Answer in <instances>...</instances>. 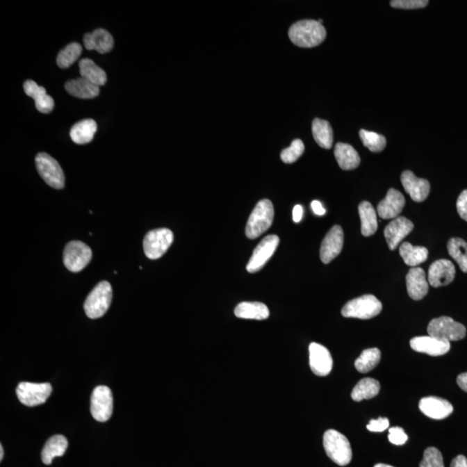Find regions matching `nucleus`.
Returning <instances> with one entry per match:
<instances>
[{
    "label": "nucleus",
    "instance_id": "f257e3e1",
    "mask_svg": "<svg viewBox=\"0 0 467 467\" xmlns=\"http://www.w3.org/2000/svg\"><path fill=\"white\" fill-rule=\"evenodd\" d=\"M288 35L293 44L299 47L313 48L324 42L327 31L318 21L307 19L293 24Z\"/></svg>",
    "mask_w": 467,
    "mask_h": 467
},
{
    "label": "nucleus",
    "instance_id": "f03ea898",
    "mask_svg": "<svg viewBox=\"0 0 467 467\" xmlns=\"http://www.w3.org/2000/svg\"><path fill=\"white\" fill-rule=\"evenodd\" d=\"M275 218L272 202L263 199L256 204L251 213L246 226V236L251 240L256 239L271 227Z\"/></svg>",
    "mask_w": 467,
    "mask_h": 467
},
{
    "label": "nucleus",
    "instance_id": "7ed1b4c3",
    "mask_svg": "<svg viewBox=\"0 0 467 467\" xmlns=\"http://www.w3.org/2000/svg\"><path fill=\"white\" fill-rule=\"evenodd\" d=\"M325 452L332 461L338 466L350 464L352 459V450L348 439L338 431L330 429L324 434Z\"/></svg>",
    "mask_w": 467,
    "mask_h": 467
},
{
    "label": "nucleus",
    "instance_id": "20e7f679",
    "mask_svg": "<svg viewBox=\"0 0 467 467\" xmlns=\"http://www.w3.org/2000/svg\"><path fill=\"white\" fill-rule=\"evenodd\" d=\"M113 298L112 286L108 281H101L92 290L84 303V311L92 320L101 318L107 313Z\"/></svg>",
    "mask_w": 467,
    "mask_h": 467
},
{
    "label": "nucleus",
    "instance_id": "39448f33",
    "mask_svg": "<svg viewBox=\"0 0 467 467\" xmlns=\"http://www.w3.org/2000/svg\"><path fill=\"white\" fill-rule=\"evenodd\" d=\"M383 309L379 300L374 295H367L350 300L343 307L341 313L345 318L370 320L377 316Z\"/></svg>",
    "mask_w": 467,
    "mask_h": 467
},
{
    "label": "nucleus",
    "instance_id": "423d86ee",
    "mask_svg": "<svg viewBox=\"0 0 467 467\" xmlns=\"http://www.w3.org/2000/svg\"><path fill=\"white\" fill-rule=\"evenodd\" d=\"M427 332L432 337L451 342L464 338L466 329L464 325L452 320V318L444 316L431 320L427 327Z\"/></svg>",
    "mask_w": 467,
    "mask_h": 467
},
{
    "label": "nucleus",
    "instance_id": "0eeeda50",
    "mask_svg": "<svg viewBox=\"0 0 467 467\" xmlns=\"http://www.w3.org/2000/svg\"><path fill=\"white\" fill-rule=\"evenodd\" d=\"M174 236L169 229H158L149 231L144 238L145 254L151 260H157L164 256L171 247Z\"/></svg>",
    "mask_w": 467,
    "mask_h": 467
},
{
    "label": "nucleus",
    "instance_id": "6e6552de",
    "mask_svg": "<svg viewBox=\"0 0 467 467\" xmlns=\"http://www.w3.org/2000/svg\"><path fill=\"white\" fill-rule=\"evenodd\" d=\"M36 165L39 174L52 188L63 189L65 185V176L59 163L45 153L38 154Z\"/></svg>",
    "mask_w": 467,
    "mask_h": 467
},
{
    "label": "nucleus",
    "instance_id": "1a4fd4ad",
    "mask_svg": "<svg viewBox=\"0 0 467 467\" xmlns=\"http://www.w3.org/2000/svg\"><path fill=\"white\" fill-rule=\"evenodd\" d=\"M92 256V250L86 244L80 240H72L67 244L63 251V263L67 270L78 272L88 266Z\"/></svg>",
    "mask_w": 467,
    "mask_h": 467
},
{
    "label": "nucleus",
    "instance_id": "9d476101",
    "mask_svg": "<svg viewBox=\"0 0 467 467\" xmlns=\"http://www.w3.org/2000/svg\"><path fill=\"white\" fill-rule=\"evenodd\" d=\"M114 409V399L111 389L107 386H98L91 396L90 411L97 422H108Z\"/></svg>",
    "mask_w": 467,
    "mask_h": 467
},
{
    "label": "nucleus",
    "instance_id": "9b49d317",
    "mask_svg": "<svg viewBox=\"0 0 467 467\" xmlns=\"http://www.w3.org/2000/svg\"><path fill=\"white\" fill-rule=\"evenodd\" d=\"M52 392L51 384H33L23 382L17 385V395L21 403L28 407L42 404L49 398Z\"/></svg>",
    "mask_w": 467,
    "mask_h": 467
},
{
    "label": "nucleus",
    "instance_id": "f8f14e48",
    "mask_svg": "<svg viewBox=\"0 0 467 467\" xmlns=\"http://www.w3.org/2000/svg\"><path fill=\"white\" fill-rule=\"evenodd\" d=\"M279 243V238L277 236L271 235L265 237L254 250L252 256L247 265V271L251 274L260 271L275 254Z\"/></svg>",
    "mask_w": 467,
    "mask_h": 467
},
{
    "label": "nucleus",
    "instance_id": "ddd939ff",
    "mask_svg": "<svg viewBox=\"0 0 467 467\" xmlns=\"http://www.w3.org/2000/svg\"><path fill=\"white\" fill-rule=\"evenodd\" d=\"M344 231L341 226L335 225L325 236L320 247V259L325 264L330 263L339 256L344 246Z\"/></svg>",
    "mask_w": 467,
    "mask_h": 467
},
{
    "label": "nucleus",
    "instance_id": "4468645a",
    "mask_svg": "<svg viewBox=\"0 0 467 467\" xmlns=\"http://www.w3.org/2000/svg\"><path fill=\"white\" fill-rule=\"evenodd\" d=\"M309 362L311 370L318 377L327 376L334 366L330 352L318 343H311L309 346Z\"/></svg>",
    "mask_w": 467,
    "mask_h": 467
},
{
    "label": "nucleus",
    "instance_id": "2eb2a0df",
    "mask_svg": "<svg viewBox=\"0 0 467 467\" xmlns=\"http://www.w3.org/2000/svg\"><path fill=\"white\" fill-rule=\"evenodd\" d=\"M455 275V266L451 261L438 260L428 270V283L434 288L448 286L454 281Z\"/></svg>",
    "mask_w": 467,
    "mask_h": 467
},
{
    "label": "nucleus",
    "instance_id": "dca6fc26",
    "mask_svg": "<svg viewBox=\"0 0 467 467\" xmlns=\"http://www.w3.org/2000/svg\"><path fill=\"white\" fill-rule=\"evenodd\" d=\"M413 224L404 217L393 219L384 229V236L391 250L398 249L399 244L413 231Z\"/></svg>",
    "mask_w": 467,
    "mask_h": 467
},
{
    "label": "nucleus",
    "instance_id": "f3484780",
    "mask_svg": "<svg viewBox=\"0 0 467 467\" xmlns=\"http://www.w3.org/2000/svg\"><path fill=\"white\" fill-rule=\"evenodd\" d=\"M410 346L415 352L425 353L432 357L445 355L451 349L450 342L429 335L412 338Z\"/></svg>",
    "mask_w": 467,
    "mask_h": 467
},
{
    "label": "nucleus",
    "instance_id": "a211bd4d",
    "mask_svg": "<svg viewBox=\"0 0 467 467\" xmlns=\"http://www.w3.org/2000/svg\"><path fill=\"white\" fill-rule=\"evenodd\" d=\"M401 181L413 201L420 203L427 199L430 192V183L427 179L417 178L411 171H405L402 172Z\"/></svg>",
    "mask_w": 467,
    "mask_h": 467
},
{
    "label": "nucleus",
    "instance_id": "6ab92c4d",
    "mask_svg": "<svg viewBox=\"0 0 467 467\" xmlns=\"http://www.w3.org/2000/svg\"><path fill=\"white\" fill-rule=\"evenodd\" d=\"M419 408L424 415L434 420H443L454 412V407L447 400L428 396L420 400Z\"/></svg>",
    "mask_w": 467,
    "mask_h": 467
},
{
    "label": "nucleus",
    "instance_id": "aec40b11",
    "mask_svg": "<svg viewBox=\"0 0 467 467\" xmlns=\"http://www.w3.org/2000/svg\"><path fill=\"white\" fill-rule=\"evenodd\" d=\"M405 197L395 189H389L386 197L377 205V214L382 219H395L404 208Z\"/></svg>",
    "mask_w": 467,
    "mask_h": 467
},
{
    "label": "nucleus",
    "instance_id": "412c9836",
    "mask_svg": "<svg viewBox=\"0 0 467 467\" xmlns=\"http://www.w3.org/2000/svg\"><path fill=\"white\" fill-rule=\"evenodd\" d=\"M407 290L410 298L420 300L427 295L429 286L425 271L420 268H412L406 276Z\"/></svg>",
    "mask_w": 467,
    "mask_h": 467
},
{
    "label": "nucleus",
    "instance_id": "4be33fe9",
    "mask_svg": "<svg viewBox=\"0 0 467 467\" xmlns=\"http://www.w3.org/2000/svg\"><path fill=\"white\" fill-rule=\"evenodd\" d=\"M28 97L33 98L38 110L42 114H49L54 109V100L47 95L44 87L38 86L34 81L28 80L24 84Z\"/></svg>",
    "mask_w": 467,
    "mask_h": 467
},
{
    "label": "nucleus",
    "instance_id": "5701e85b",
    "mask_svg": "<svg viewBox=\"0 0 467 467\" xmlns=\"http://www.w3.org/2000/svg\"><path fill=\"white\" fill-rule=\"evenodd\" d=\"M85 48L88 51H97L105 54L112 51L115 45L114 38L104 29H97L92 33L85 35L83 38Z\"/></svg>",
    "mask_w": 467,
    "mask_h": 467
},
{
    "label": "nucleus",
    "instance_id": "b1692460",
    "mask_svg": "<svg viewBox=\"0 0 467 467\" xmlns=\"http://www.w3.org/2000/svg\"><path fill=\"white\" fill-rule=\"evenodd\" d=\"M65 90L69 95L80 99H93L100 95V87L83 77L67 81Z\"/></svg>",
    "mask_w": 467,
    "mask_h": 467
},
{
    "label": "nucleus",
    "instance_id": "393cba45",
    "mask_svg": "<svg viewBox=\"0 0 467 467\" xmlns=\"http://www.w3.org/2000/svg\"><path fill=\"white\" fill-rule=\"evenodd\" d=\"M334 155L338 165L345 171L356 169L360 165L361 158L359 153L349 144L336 145Z\"/></svg>",
    "mask_w": 467,
    "mask_h": 467
},
{
    "label": "nucleus",
    "instance_id": "a878e982",
    "mask_svg": "<svg viewBox=\"0 0 467 467\" xmlns=\"http://www.w3.org/2000/svg\"><path fill=\"white\" fill-rule=\"evenodd\" d=\"M68 448V441L61 434H56L49 438L46 442L41 452L42 462L45 465H51L56 457H61Z\"/></svg>",
    "mask_w": 467,
    "mask_h": 467
},
{
    "label": "nucleus",
    "instance_id": "bb28decb",
    "mask_svg": "<svg viewBox=\"0 0 467 467\" xmlns=\"http://www.w3.org/2000/svg\"><path fill=\"white\" fill-rule=\"evenodd\" d=\"M235 315L244 320H264L270 317V310L263 303L242 302L236 307Z\"/></svg>",
    "mask_w": 467,
    "mask_h": 467
},
{
    "label": "nucleus",
    "instance_id": "cd10ccee",
    "mask_svg": "<svg viewBox=\"0 0 467 467\" xmlns=\"http://www.w3.org/2000/svg\"><path fill=\"white\" fill-rule=\"evenodd\" d=\"M97 131V124L94 120H81L72 126L70 130V138L78 145L90 143L93 140Z\"/></svg>",
    "mask_w": 467,
    "mask_h": 467
},
{
    "label": "nucleus",
    "instance_id": "c85d7f7f",
    "mask_svg": "<svg viewBox=\"0 0 467 467\" xmlns=\"http://www.w3.org/2000/svg\"><path fill=\"white\" fill-rule=\"evenodd\" d=\"M361 219V232L364 236L374 235L377 231V212L370 202L363 201L359 205Z\"/></svg>",
    "mask_w": 467,
    "mask_h": 467
},
{
    "label": "nucleus",
    "instance_id": "c756f323",
    "mask_svg": "<svg viewBox=\"0 0 467 467\" xmlns=\"http://www.w3.org/2000/svg\"><path fill=\"white\" fill-rule=\"evenodd\" d=\"M399 253L405 264L412 268L425 263L428 257V250L425 247L413 246L408 242L401 244Z\"/></svg>",
    "mask_w": 467,
    "mask_h": 467
},
{
    "label": "nucleus",
    "instance_id": "7c9ffc66",
    "mask_svg": "<svg viewBox=\"0 0 467 467\" xmlns=\"http://www.w3.org/2000/svg\"><path fill=\"white\" fill-rule=\"evenodd\" d=\"M81 77L97 85L98 87L104 86L107 83V74L104 69L95 65L91 59L85 58L81 60L79 63Z\"/></svg>",
    "mask_w": 467,
    "mask_h": 467
},
{
    "label": "nucleus",
    "instance_id": "2f4dec72",
    "mask_svg": "<svg viewBox=\"0 0 467 467\" xmlns=\"http://www.w3.org/2000/svg\"><path fill=\"white\" fill-rule=\"evenodd\" d=\"M313 136L318 146L324 149H331L334 143V131L327 120L314 119L313 122Z\"/></svg>",
    "mask_w": 467,
    "mask_h": 467
},
{
    "label": "nucleus",
    "instance_id": "473e14b6",
    "mask_svg": "<svg viewBox=\"0 0 467 467\" xmlns=\"http://www.w3.org/2000/svg\"><path fill=\"white\" fill-rule=\"evenodd\" d=\"M380 388V383L377 380L370 377L363 378L354 387L352 398L355 402L373 398L379 394Z\"/></svg>",
    "mask_w": 467,
    "mask_h": 467
},
{
    "label": "nucleus",
    "instance_id": "72a5a7b5",
    "mask_svg": "<svg viewBox=\"0 0 467 467\" xmlns=\"http://www.w3.org/2000/svg\"><path fill=\"white\" fill-rule=\"evenodd\" d=\"M448 250L450 256L458 263L462 272H467V243L461 238L448 240Z\"/></svg>",
    "mask_w": 467,
    "mask_h": 467
},
{
    "label": "nucleus",
    "instance_id": "f704fd0d",
    "mask_svg": "<svg viewBox=\"0 0 467 467\" xmlns=\"http://www.w3.org/2000/svg\"><path fill=\"white\" fill-rule=\"evenodd\" d=\"M381 360V352L377 348L364 350L356 360L355 368L360 373H368L376 368Z\"/></svg>",
    "mask_w": 467,
    "mask_h": 467
},
{
    "label": "nucleus",
    "instance_id": "c9c22d12",
    "mask_svg": "<svg viewBox=\"0 0 467 467\" xmlns=\"http://www.w3.org/2000/svg\"><path fill=\"white\" fill-rule=\"evenodd\" d=\"M81 52H83L81 45L78 42H72L59 52L58 58H56V63L60 68H69L74 63L79 59Z\"/></svg>",
    "mask_w": 467,
    "mask_h": 467
},
{
    "label": "nucleus",
    "instance_id": "e433bc0d",
    "mask_svg": "<svg viewBox=\"0 0 467 467\" xmlns=\"http://www.w3.org/2000/svg\"><path fill=\"white\" fill-rule=\"evenodd\" d=\"M359 136L363 141V146L372 153H380L386 147V139L379 133L362 129L360 131Z\"/></svg>",
    "mask_w": 467,
    "mask_h": 467
},
{
    "label": "nucleus",
    "instance_id": "4c0bfd02",
    "mask_svg": "<svg viewBox=\"0 0 467 467\" xmlns=\"http://www.w3.org/2000/svg\"><path fill=\"white\" fill-rule=\"evenodd\" d=\"M304 151H305V146H304L302 140H293L291 146L281 151V161L286 164H293L302 157Z\"/></svg>",
    "mask_w": 467,
    "mask_h": 467
},
{
    "label": "nucleus",
    "instance_id": "58836bf2",
    "mask_svg": "<svg viewBox=\"0 0 467 467\" xmlns=\"http://www.w3.org/2000/svg\"><path fill=\"white\" fill-rule=\"evenodd\" d=\"M420 467H445L443 456L440 450L435 448H428L424 452L423 459Z\"/></svg>",
    "mask_w": 467,
    "mask_h": 467
},
{
    "label": "nucleus",
    "instance_id": "ea45409f",
    "mask_svg": "<svg viewBox=\"0 0 467 467\" xmlns=\"http://www.w3.org/2000/svg\"><path fill=\"white\" fill-rule=\"evenodd\" d=\"M428 3L427 0H394L391 2V6L393 8L413 10L424 8Z\"/></svg>",
    "mask_w": 467,
    "mask_h": 467
},
{
    "label": "nucleus",
    "instance_id": "a19ab883",
    "mask_svg": "<svg viewBox=\"0 0 467 467\" xmlns=\"http://www.w3.org/2000/svg\"><path fill=\"white\" fill-rule=\"evenodd\" d=\"M388 441L396 445H404L408 441V435L402 427H391L388 430Z\"/></svg>",
    "mask_w": 467,
    "mask_h": 467
},
{
    "label": "nucleus",
    "instance_id": "79ce46f5",
    "mask_svg": "<svg viewBox=\"0 0 467 467\" xmlns=\"http://www.w3.org/2000/svg\"><path fill=\"white\" fill-rule=\"evenodd\" d=\"M389 426V422L388 418H384V417H379L377 420H371L370 423L368 424L367 428L368 430L371 432H384L386 430Z\"/></svg>",
    "mask_w": 467,
    "mask_h": 467
},
{
    "label": "nucleus",
    "instance_id": "37998d69",
    "mask_svg": "<svg viewBox=\"0 0 467 467\" xmlns=\"http://www.w3.org/2000/svg\"><path fill=\"white\" fill-rule=\"evenodd\" d=\"M456 206H457L459 217L467 222V190H463L459 195Z\"/></svg>",
    "mask_w": 467,
    "mask_h": 467
},
{
    "label": "nucleus",
    "instance_id": "c03bdc74",
    "mask_svg": "<svg viewBox=\"0 0 467 467\" xmlns=\"http://www.w3.org/2000/svg\"><path fill=\"white\" fill-rule=\"evenodd\" d=\"M451 467H467V459L464 455H459L452 459Z\"/></svg>",
    "mask_w": 467,
    "mask_h": 467
},
{
    "label": "nucleus",
    "instance_id": "a18cd8bd",
    "mask_svg": "<svg viewBox=\"0 0 467 467\" xmlns=\"http://www.w3.org/2000/svg\"><path fill=\"white\" fill-rule=\"evenodd\" d=\"M303 217V207L302 205H295L293 211V218L295 222H300L302 221Z\"/></svg>",
    "mask_w": 467,
    "mask_h": 467
},
{
    "label": "nucleus",
    "instance_id": "49530a36",
    "mask_svg": "<svg viewBox=\"0 0 467 467\" xmlns=\"http://www.w3.org/2000/svg\"><path fill=\"white\" fill-rule=\"evenodd\" d=\"M311 207L315 214L318 215H323L325 214V210L320 201L314 200L311 202Z\"/></svg>",
    "mask_w": 467,
    "mask_h": 467
},
{
    "label": "nucleus",
    "instance_id": "de8ad7c7",
    "mask_svg": "<svg viewBox=\"0 0 467 467\" xmlns=\"http://www.w3.org/2000/svg\"><path fill=\"white\" fill-rule=\"evenodd\" d=\"M459 387L467 393V372L459 375L457 377Z\"/></svg>",
    "mask_w": 467,
    "mask_h": 467
},
{
    "label": "nucleus",
    "instance_id": "09e8293b",
    "mask_svg": "<svg viewBox=\"0 0 467 467\" xmlns=\"http://www.w3.org/2000/svg\"><path fill=\"white\" fill-rule=\"evenodd\" d=\"M3 458V445H0V461H2Z\"/></svg>",
    "mask_w": 467,
    "mask_h": 467
},
{
    "label": "nucleus",
    "instance_id": "8fccbe9b",
    "mask_svg": "<svg viewBox=\"0 0 467 467\" xmlns=\"http://www.w3.org/2000/svg\"><path fill=\"white\" fill-rule=\"evenodd\" d=\"M374 467H394V466L386 465V464H377V465L375 466Z\"/></svg>",
    "mask_w": 467,
    "mask_h": 467
}]
</instances>
